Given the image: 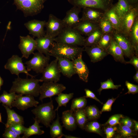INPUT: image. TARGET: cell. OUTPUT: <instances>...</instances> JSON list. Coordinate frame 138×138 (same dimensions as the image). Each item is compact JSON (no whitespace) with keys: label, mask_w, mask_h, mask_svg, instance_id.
Segmentation results:
<instances>
[{"label":"cell","mask_w":138,"mask_h":138,"mask_svg":"<svg viewBox=\"0 0 138 138\" xmlns=\"http://www.w3.org/2000/svg\"><path fill=\"white\" fill-rule=\"evenodd\" d=\"M31 77L22 78L19 77L13 82L9 93L14 92L22 95H30L37 97L40 95V79Z\"/></svg>","instance_id":"6da1fadb"},{"label":"cell","mask_w":138,"mask_h":138,"mask_svg":"<svg viewBox=\"0 0 138 138\" xmlns=\"http://www.w3.org/2000/svg\"><path fill=\"white\" fill-rule=\"evenodd\" d=\"M84 51L83 48L78 46H73L54 41L51 44L49 55L58 56L73 60Z\"/></svg>","instance_id":"7a4b0ae2"},{"label":"cell","mask_w":138,"mask_h":138,"mask_svg":"<svg viewBox=\"0 0 138 138\" xmlns=\"http://www.w3.org/2000/svg\"><path fill=\"white\" fill-rule=\"evenodd\" d=\"M31 111L35 116L34 119L47 128L49 126L56 116V111L54 109L53 101L51 99L49 102L37 106Z\"/></svg>","instance_id":"3957f363"},{"label":"cell","mask_w":138,"mask_h":138,"mask_svg":"<svg viewBox=\"0 0 138 138\" xmlns=\"http://www.w3.org/2000/svg\"><path fill=\"white\" fill-rule=\"evenodd\" d=\"M85 38L73 28L65 27L54 39V42L68 45L84 46Z\"/></svg>","instance_id":"277c9868"},{"label":"cell","mask_w":138,"mask_h":138,"mask_svg":"<svg viewBox=\"0 0 138 138\" xmlns=\"http://www.w3.org/2000/svg\"><path fill=\"white\" fill-rule=\"evenodd\" d=\"M47 0H14L18 9L22 11L25 17L36 15L41 12Z\"/></svg>","instance_id":"5b68a950"},{"label":"cell","mask_w":138,"mask_h":138,"mask_svg":"<svg viewBox=\"0 0 138 138\" xmlns=\"http://www.w3.org/2000/svg\"><path fill=\"white\" fill-rule=\"evenodd\" d=\"M73 6L82 8L91 7L106 12L113 5V0H67Z\"/></svg>","instance_id":"8992f818"},{"label":"cell","mask_w":138,"mask_h":138,"mask_svg":"<svg viewBox=\"0 0 138 138\" xmlns=\"http://www.w3.org/2000/svg\"><path fill=\"white\" fill-rule=\"evenodd\" d=\"M32 57L25 64L28 71L31 70L37 73H42L44 68L49 64L50 56H44L39 52L33 53Z\"/></svg>","instance_id":"52a82bcc"},{"label":"cell","mask_w":138,"mask_h":138,"mask_svg":"<svg viewBox=\"0 0 138 138\" xmlns=\"http://www.w3.org/2000/svg\"><path fill=\"white\" fill-rule=\"evenodd\" d=\"M66 89V87L61 84L51 82H44L40 86L39 100L42 102L43 99L57 95Z\"/></svg>","instance_id":"ba28073f"},{"label":"cell","mask_w":138,"mask_h":138,"mask_svg":"<svg viewBox=\"0 0 138 138\" xmlns=\"http://www.w3.org/2000/svg\"><path fill=\"white\" fill-rule=\"evenodd\" d=\"M22 57L16 55H14L7 61L4 65L5 69L9 70L13 74H15L19 77V74L24 73L27 77L28 76L32 78H34L33 76L29 74L26 69V67L22 62Z\"/></svg>","instance_id":"9c48e42d"},{"label":"cell","mask_w":138,"mask_h":138,"mask_svg":"<svg viewBox=\"0 0 138 138\" xmlns=\"http://www.w3.org/2000/svg\"><path fill=\"white\" fill-rule=\"evenodd\" d=\"M61 73L57 60L56 58L44 68L42 73V76L40 80V82L57 83L60 80Z\"/></svg>","instance_id":"30bf717a"},{"label":"cell","mask_w":138,"mask_h":138,"mask_svg":"<svg viewBox=\"0 0 138 138\" xmlns=\"http://www.w3.org/2000/svg\"><path fill=\"white\" fill-rule=\"evenodd\" d=\"M113 37L122 49L126 57L130 59L135 55L134 48L128 37L120 31L115 30L112 33Z\"/></svg>","instance_id":"8fae6325"},{"label":"cell","mask_w":138,"mask_h":138,"mask_svg":"<svg viewBox=\"0 0 138 138\" xmlns=\"http://www.w3.org/2000/svg\"><path fill=\"white\" fill-rule=\"evenodd\" d=\"M45 35L55 38L57 37L64 27L62 20L50 14L48 20L46 22Z\"/></svg>","instance_id":"7c38bea8"},{"label":"cell","mask_w":138,"mask_h":138,"mask_svg":"<svg viewBox=\"0 0 138 138\" xmlns=\"http://www.w3.org/2000/svg\"><path fill=\"white\" fill-rule=\"evenodd\" d=\"M34 97L30 95L24 96L21 94L17 95L15 99L12 102V106L22 111L30 107H36L39 102L35 100Z\"/></svg>","instance_id":"4fadbf2b"},{"label":"cell","mask_w":138,"mask_h":138,"mask_svg":"<svg viewBox=\"0 0 138 138\" xmlns=\"http://www.w3.org/2000/svg\"><path fill=\"white\" fill-rule=\"evenodd\" d=\"M36 44L35 40L29 35L20 36L18 47L22 54V57L28 59L36 49Z\"/></svg>","instance_id":"5bb4252c"},{"label":"cell","mask_w":138,"mask_h":138,"mask_svg":"<svg viewBox=\"0 0 138 138\" xmlns=\"http://www.w3.org/2000/svg\"><path fill=\"white\" fill-rule=\"evenodd\" d=\"M138 16V7H132L121 20L120 31L128 37L136 18Z\"/></svg>","instance_id":"9a60e30c"},{"label":"cell","mask_w":138,"mask_h":138,"mask_svg":"<svg viewBox=\"0 0 138 138\" xmlns=\"http://www.w3.org/2000/svg\"><path fill=\"white\" fill-rule=\"evenodd\" d=\"M105 13L101 10L95 8H83L82 16L80 20L98 24L104 17Z\"/></svg>","instance_id":"2e32d148"},{"label":"cell","mask_w":138,"mask_h":138,"mask_svg":"<svg viewBox=\"0 0 138 138\" xmlns=\"http://www.w3.org/2000/svg\"><path fill=\"white\" fill-rule=\"evenodd\" d=\"M81 9L80 8L73 6L66 12L65 16L62 20L64 27L73 28L80 22L79 15Z\"/></svg>","instance_id":"e0dca14e"},{"label":"cell","mask_w":138,"mask_h":138,"mask_svg":"<svg viewBox=\"0 0 138 138\" xmlns=\"http://www.w3.org/2000/svg\"><path fill=\"white\" fill-rule=\"evenodd\" d=\"M82 53L72 61L74 69L79 79L85 82L88 81L89 73V69L82 58Z\"/></svg>","instance_id":"ac0fdd59"},{"label":"cell","mask_w":138,"mask_h":138,"mask_svg":"<svg viewBox=\"0 0 138 138\" xmlns=\"http://www.w3.org/2000/svg\"><path fill=\"white\" fill-rule=\"evenodd\" d=\"M46 21L34 19L25 23L24 25L29 30V33L37 38L44 36L45 33L44 28L45 26Z\"/></svg>","instance_id":"d6986e66"},{"label":"cell","mask_w":138,"mask_h":138,"mask_svg":"<svg viewBox=\"0 0 138 138\" xmlns=\"http://www.w3.org/2000/svg\"><path fill=\"white\" fill-rule=\"evenodd\" d=\"M84 47V51L89 56L91 61L93 63L101 60L108 55L106 50L99 47L97 44Z\"/></svg>","instance_id":"ffe728a7"},{"label":"cell","mask_w":138,"mask_h":138,"mask_svg":"<svg viewBox=\"0 0 138 138\" xmlns=\"http://www.w3.org/2000/svg\"><path fill=\"white\" fill-rule=\"evenodd\" d=\"M54 57L57 59L60 72L64 76L70 78L76 74L72 61L64 57L58 56Z\"/></svg>","instance_id":"44dd1931"},{"label":"cell","mask_w":138,"mask_h":138,"mask_svg":"<svg viewBox=\"0 0 138 138\" xmlns=\"http://www.w3.org/2000/svg\"><path fill=\"white\" fill-rule=\"evenodd\" d=\"M54 38L45 34L37 38L35 40L36 44V49L38 52L45 54L46 56H50L49 48L51 43L54 41Z\"/></svg>","instance_id":"7402d4cb"},{"label":"cell","mask_w":138,"mask_h":138,"mask_svg":"<svg viewBox=\"0 0 138 138\" xmlns=\"http://www.w3.org/2000/svg\"><path fill=\"white\" fill-rule=\"evenodd\" d=\"M106 51L108 54H110L113 57L116 62L126 64L122 50L113 37Z\"/></svg>","instance_id":"603a6c76"},{"label":"cell","mask_w":138,"mask_h":138,"mask_svg":"<svg viewBox=\"0 0 138 138\" xmlns=\"http://www.w3.org/2000/svg\"><path fill=\"white\" fill-rule=\"evenodd\" d=\"M61 119L62 126L66 129L73 131L76 129L77 124L73 112L70 110L64 111Z\"/></svg>","instance_id":"cb8c5ba5"},{"label":"cell","mask_w":138,"mask_h":138,"mask_svg":"<svg viewBox=\"0 0 138 138\" xmlns=\"http://www.w3.org/2000/svg\"><path fill=\"white\" fill-rule=\"evenodd\" d=\"M82 35L87 36L96 29L99 28L98 24L86 21H80L73 28Z\"/></svg>","instance_id":"d4e9b609"},{"label":"cell","mask_w":138,"mask_h":138,"mask_svg":"<svg viewBox=\"0 0 138 138\" xmlns=\"http://www.w3.org/2000/svg\"><path fill=\"white\" fill-rule=\"evenodd\" d=\"M2 105L5 107L7 114L6 123L5 125L6 128H8L11 125L16 123L24 124L23 117L17 113L14 110L11 109L8 106Z\"/></svg>","instance_id":"484cf974"},{"label":"cell","mask_w":138,"mask_h":138,"mask_svg":"<svg viewBox=\"0 0 138 138\" xmlns=\"http://www.w3.org/2000/svg\"><path fill=\"white\" fill-rule=\"evenodd\" d=\"M128 37L134 48L135 55L138 56V16L135 19Z\"/></svg>","instance_id":"4316f807"},{"label":"cell","mask_w":138,"mask_h":138,"mask_svg":"<svg viewBox=\"0 0 138 138\" xmlns=\"http://www.w3.org/2000/svg\"><path fill=\"white\" fill-rule=\"evenodd\" d=\"M104 16L109 21L116 30L120 31L121 21L116 13L113 5L110 8L105 12Z\"/></svg>","instance_id":"83f0119b"},{"label":"cell","mask_w":138,"mask_h":138,"mask_svg":"<svg viewBox=\"0 0 138 138\" xmlns=\"http://www.w3.org/2000/svg\"><path fill=\"white\" fill-rule=\"evenodd\" d=\"M113 6L116 13L121 21L132 7L125 0H118V2L113 4Z\"/></svg>","instance_id":"f1b7e54d"},{"label":"cell","mask_w":138,"mask_h":138,"mask_svg":"<svg viewBox=\"0 0 138 138\" xmlns=\"http://www.w3.org/2000/svg\"><path fill=\"white\" fill-rule=\"evenodd\" d=\"M57 118L50 125V134L52 138H61L63 136L62 132V127L60 122V117L58 113L57 114Z\"/></svg>","instance_id":"f546056e"},{"label":"cell","mask_w":138,"mask_h":138,"mask_svg":"<svg viewBox=\"0 0 138 138\" xmlns=\"http://www.w3.org/2000/svg\"><path fill=\"white\" fill-rule=\"evenodd\" d=\"M34 119V124L29 128H27L22 138H28L33 135H40L44 133V131L40 129L42 126L39 125L40 123L36 120Z\"/></svg>","instance_id":"4dcf8cb0"},{"label":"cell","mask_w":138,"mask_h":138,"mask_svg":"<svg viewBox=\"0 0 138 138\" xmlns=\"http://www.w3.org/2000/svg\"><path fill=\"white\" fill-rule=\"evenodd\" d=\"M103 33L99 28L93 32L85 38L84 47L97 44Z\"/></svg>","instance_id":"1f68e13d"},{"label":"cell","mask_w":138,"mask_h":138,"mask_svg":"<svg viewBox=\"0 0 138 138\" xmlns=\"http://www.w3.org/2000/svg\"><path fill=\"white\" fill-rule=\"evenodd\" d=\"M73 113L77 124L84 130L88 121L84 108L75 110Z\"/></svg>","instance_id":"d6a6232c"},{"label":"cell","mask_w":138,"mask_h":138,"mask_svg":"<svg viewBox=\"0 0 138 138\" xmlns=\"http://www.w3.org/2000/svg\"><path fill=\"white\" fill-rule=\"evenodd\" d=\"M17 95L14 92L8 93L4 90L3 94L0 95V103L1 102L3 105L8 106L11 109L12 102L15 99Z\"/></svg>","instance_id":"836d02e7"},{"label":"cell","mask_w":138,"mask_h":138,"mask_svg":"<svg viewBox=\"0 0 138 138\" xmlns=\"http://www.w3.org/2000/svg\"><path fill=\"white\" fill-rule=\"evenodd\" d=\"M74 93H70L68 94L62 93L57 95L55 98V100L58 103V105L55 110L57 111L59 108L62 106L66 107L67 103L73 97Z\"/></svg>","instance_id":"e575fe53"},{"label":"cell","mask_w":138,"mask_h":138,"mask_svg":"<svg viewBox=\"0 0 138 138\" xmlns=\"http://www.w3.org/2000/svg\"><path fill=\"white\" fill-rule=\"evenodd\" d=\"M103 33H111L116 30L107 18L104 16L98 24Z\"/></svg>","instance_id":"d590c367"},{"label":"cell","mask_w":138,"mask_h":138,"mask_svg":"<svg viewBox=\"0 0 138 138\" xmlns=\"http://www.w3.org/2000/svg\"><path fill=\"white\" fill-rule=\"evenodd\" d=\"M88 120L93 121L97 119L100 113L98 109L94 106H90L84 108Z\"/></svg>","instance_id":"8d00e7d4"},{"label":"cell","mask_w":138,"mask_h":138,"mask_svg":"<svg viewBox=\"0 0 138 138\" xmlns=\"http://www.w3.org/2000/svg\"><path fill=\"white\" fill-rule=\"evenodd\" d=\"M87 103L86 98L85 96L74 98L72 101L70 110L73 112L76 109L84 108Z\"/></svg>","instance_id":"74e56055"},{"label":"cell","mask_w":138,"mask_h":138,"mask_svg":"<svg viewBox=\"0 0 138 138\" xmlns=\"http://www.w3.org/2000/svg\"><path fill=\"white\" fill-rule=\"evenodd\" d=\"M84 129L88 132L95 133L102 135L101 125L96 121L93 120L87 122L85 126Z\"/></svg>","instance_id":"f35d334b"},{"label":"cell","mask_w":138,"mask_h":138,"mask_svg":"<svg viewBox=\"0 0 138 138\" xmlns=\"http://www.w3.org/2000/svg\"><path fill=\"white\" fill-rule=\"evenodd\" d=\"M112 38V34L103 33L97 44L106 51L110 45Z\"/></svg>","instance_id":"ab89813d"},{"label":"cell","mask_w":138,"mask_h":138,"mask_svg":"<svg viewBox=\"0 0 138 138\" xmlns=\"http://www.w3.org/2000/svg\"><path fill=\"white\" fill-rule=\"evenodd\" d=\"M100 86L98 90V91L100 94L101 91L103 89H118L121 86L120 85H115L111 78L108 79L106 81L100 82Z\"/></svg>","instance_id":"60d3db41"},{"label":"cell","mask_w":138,"mask_h":138,"mask_svg":"<svg viewBox=\"0 0 138 138\" xmlns=\"http://www.w3.org/2000/svg\"><path fill=\"white\" fill-rule=\"evenodd\" d=\"M119 128V132L121 136L125 138L132 137V136L136 134L131 129L125 125H120Z\"/></svg>","instance_id":"b9f144b4"},{"label":"cell","mask_w":138,"mask_h":138,"mask_svg":"<svg viewBox=\"0 0 138 138\" xmlns=\"http://www.w3.org/2000/svg\"><path fill=\"white\" fill-rule=\"evenodd\" d=\"M17 135L20 136L22 134L27 128L20 123L14 124L11 125L8 128Z\"/></svg>","instance_id":"7bdbcfd3"},{"label":"cell","mask_w":138,"mask_h":138,"mask_svg":"<svg viewBox=\"0 0 138 138\" xmlns=\"http://www.w3.org/2000/svg\"><path fill=\"white\" fill-rule=\"evenodd\" d=\"M124 117L121 114L114 115L111 116L108 121L103 125L109 124L111 126H114L117 124L120 125L121 124L119 122L121 118Z\"/></svg>","instance_id":"ee69618b"},{"label":"cell","mask_w":138,"mask_h":138,"mask_svg":"<svg viewBox=\"0 0 138 138\" xmlns=\"http://www.w3.org/2000/svg\"><path fill=\"white\" fill-rule=\"evenodd\" d=\"M125 84L128 89V91L125 94H134L138 93V86L137 85L131 83L128 81H126Z\"/></svg>","instance_id":"f6af8a7d"},{"label":"cell","mask_w":138,"mask_h":138,"mask_svg":"<svg viewBox=\"0 0 138 138\" xmlns=\"http://www.w3.org/2000/svg\"><path fill=\"white\" fill-rule=\"evenodd\" d=\"M117 98H112L111 99H109L106 103L103 105L101 111H100V114H101L103 112L111 111V106L112 104L116 100Z\"/></svg>","instance_id":"bcb514c9"},{"label":"cell","mask_w":138,"mask_h":138,"mask_svg":"<svg viewBox=\"0 0 138 138\" xmlns=\"http://www.w3.org/2000/svg\"><path fill=\"white\" fill-rule=\"evenodd\" d=\"M117 130V127L114 126H109L106 127L104 130L107 138L112 137Z\"/></svg>","instance_id":"7dc6e473"},{"label":"cell","mask_w":138,"mask_h":138,"mask_svg":"<svg viewBox=\"0 0 138 138\" xmlns=\"http://www.w3.org/2000/svg\"><path fill=\"white\" fill-rule=\"evenodd\" d=\"M3 136L5 138H20V136L17 135L14 132L8 128H5Z\"/></svg>","instance_id":"c3c4849f"},{"label":"cell","mask_w":138,"mask_h":138,"mask_svg":"<svg viewBox=\"0 0 138 138\" xmlns=\"http://www.w3.org/2000/svg\"><path fill=\"white\" fill-rule=\"evenodd\" d=\"M119 122L120 124H122L131 129L132 128L134 125V123L132 120L127 117L121 118V119H120Z\"/></svg>","instance_id":"681fc988"},{"label":"cell","mask_w":138,"mask_h":138,"mask_svg":"<svg viewBox=\"0 0 138 138\" xmlns=\"http://www.w3.org/2000/svg\"><path fill=\"white\" fill-rule=\"evenodd\" d=\"M85 92L86 96L85 97L86 98H90L93 99L99 102L101 104H103L102 102H101L96 97L95 94L91 91L88 89H85Z\"/></svg>","instance_id":"f907efd6"},{"label":"cell","mask_w":138,"mask_h":138,"mask_svg":"<svg viewBox=\"0 0 138 138\" xmlns=\"http://www.w3.org/2000/svg\"><path fill=\"white\" fill-rule=\"evenodd\" d=\"M130 59L129 61H126V64H130L134 66L136 70H138V56L134 55Z\"/></svg>","instance_id":"816d5d0a"},{"label":"cell","mask_w":138,"mask_h":138,"mask_svg":"<svg viewBox=\"0 0 138 138\" xmlns=\"http://www.w3.org/2000/svg\"><path fill=\"white\" fill-rule=\"evenodd\" d=\"M132 7H138V0H125Z\"/></svg>","instance_id":"f5cc1de1"},{"label":"cell","mask_w":138,"mask_h":138,"mask_svg":"<svg viewBox=\"0 0 138 138\" xmlns=\"http://www.w3.org/2000/svg\"><path fill=\"white\" fill-rule=\"evenodd\" d=\"M133 78L134 81L138 83V70H136L135 74L133 77Z\"/></svg>","instance_id":"db71d44e"},{"label":"cell","mask_w":138,"mask_h":138,"mask_svg":"<svg viewBox=\"0 0 138 138\" xmlns=\"http://www.w3.org/2000/svg\"><path fill=\"white\" fill-rule=\"evenodd\" d=\"M132 121L134 122L135 125V131H137L138 130V122L137 121L135 120H133Z\"/></svg>","instance_id":"11a10c76"},{"label":"cell","mask_w":138,"mask_h":138,"mask_svg":"<svg viewBox=\"0 0 138 138\" xmlns=\"http://www.w3.org/2000/svg\"><path fill=\"white\" fill-rule=\"evenodd\" d=\"M65 138H78V137H76L72 136L70 135H66L64 134L63 136Z\"/></svg>","instance_id":"9f6ffc18"},{"label":"cell","mask_w":138,"mask_h":138,"mask_svg":"<svg viewBox=\"0 0 138 138\" xmlns=\"http://www.w3.org/2000/svg\"><path fill=\"white\" fill-rule=\"evenodd\" d=\"M4 81L0 76V90L1 89V86L3 85Z\"/></svg>","instance_id":"6f0895ef"},{"label":"cell","mask_w":138,"mask_h":138,"mask_svg":"<svg viewBox=\"0 0 138 138\" xmlns=\"http://www.w3.org/2000/svg\"><path fill=\"white\" fill-rule=\"evenodd\" d=\"M0 122L3 123L2 121L1 113L0 112Z\"/></svg>","instance_id":"680465c9"}]
</instances>
